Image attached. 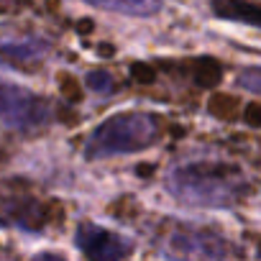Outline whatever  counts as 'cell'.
Here are the masks:
<instances>
[{
	"label": "cell",
	"mask_w": 261,
	"mask_h": 261,
	"mask_svg": "<svg viewBox=\"0 0 261 261\" xmlns=\"http://www.w3.org/2000/svg\"><path fill=\"white\" fill-rule=\"evenodd\" d=\"M156 241V248L169 261H225L228 256V243L220 233L192 223H169Z\"/></svg>",
	"instance_id": "obj_3"
},
{
	"label": "cell",
	"mask_w": 261,
	"mask_h": 261,
	"mask_svg": "<svg viewBox=\"0 0 261 261\" xmlns=\"http://www.w3.org/2000/svg\"><path fill=\"white\" fill-rule=\"evenodd\" d=\"M236 85L246 92H253V95H261V67H246L238 77H236Z\"/></svg>",
	"instance_id": "obj_10"
},
{
	"label": "cell",
	"mask_w": 261,
	"mask_h": 261,
	"mask_svg": "<svg viewBox=\"0 0 261 261\" xmlns=\"http://www.w3.org/2000/svg\"><path fill=\"white\" fill-rule=\"evenodd\" d=\"M46 54V44L34 36L21 39H0V64L8 67H31L41 62Z\"/></svg>",
	"instance_id": "obj_7"
},
{
	"label": "cell",
	"mask_w": 261,
	"mask_h": 261,
	"mask_svg": "<svg viewBox=\"0 0 261 261\" xmlns=\"http://www.w3.org/2000/svg\"><path fill=\"white\" fill-rule=\"evenodd\" d=\"M80 3H87L92 8L100 11H110V13H120V16H154L162 11L164 0H80Z\"/></svg>",
	"instance_id": "obj_9"
},
{
	"label": "cell",
	"mask_w": 261,
	"mask_h": 261,
	"mask_svg": "<svg viewBox=\"0 0 261 261\" xmlns=\"http://www.w3.org/2000/svg\"><path fill=\"white\" fill-rule=\"evenodd\" d=\"M167 190L185 205L230 207L246 192V179L223 162H185L167 174Z\"/></svg>",
	"instance_id": "obj_1"
},
{
	"label": "cell",
	"mask_w": 261,
	"mask_h": 261,
	"mask_svg": "<svg viewBox=\"0 0 261 261\" xmlns=\"http://www.w3.org/2000/svg\"><path fill=\"white\" fill-rule=\"evenodd\" d=\"M31 261H67V258H62L59 253H36Z\"/></svg>",
	"instance_id": "obj_11"
},
{
	"label": "cell",
	"mask_w": 261,
	"mask_h": 261,
	"mask_svg": "<svg viewBox=\"0 0 261 261\" xmlns=\"http://www.w3.org/2000/svg\"><path fill=\"white\" fill-rule=\"evenodd\" d=\"M0 223L23 230H39L44 225V210L39 200L21 187H3L0 190Z\"/></svg>",
	"instance_id": "obj_6"
},
{
	"label": "cell",
	"mask_w": 261,
	"mask_h": 261,
	"mask_svg": "<svg viewBox=\"0 0 261 261\" xmlns=\"http://www.w3.org/2000/svg\"><path fill=\"white\" fill-rule=\"evenodd\" d=\"M213 11L218 18L261 29V3H251V0H213Z\"/></svg>",
	"instance_id": "obj_8"
},
{
	"label": "cell",
	"mask_w": 261,
	"mask_h": 261,
	"mask_svg": "<svg viewBox=\"0 0 261 261\" xmlns=\"http://www.w3.org/2000/svg\"><path fill=\"white\" fill-rule=\"evenodd\" d=\"M74 243L87 261H123L134 251V243L125 236L95 223H82L74 233Z\"/></svg>",
	"instance_id": "obj_5"
},
{
	"label": "cell",
	"mask_w": 261,
	"mask_h": 261,
	"mask_svg": "<svg viewBox=\"0 0 261 261\" xmlns=\"http://www.w3.org/2000/svg\"><path fill=\"white\" fill-rule=\"evenodd\" d=\"M162 136V123L151 113L125 110L105 118L85 144L87 159H113L123 154H136L154 146Z\"/></svg>",
	"instance_id": "obj_2"
},
{
	"label": "cell",
	"mask_w": 261,
	"mask_h": 261,
	"mask_svg": "<svg viewBox=\"0 0 261 261\" xmlns=\"http://www.w3.org/2000/svg\"><path fill=\"white\" fill-rule=\"evenodd\" d=\"M49 120L51 105L41 95L0 80V123L13 130H39Z\"/></svg>",
	"instance_id": "obj_4"
}]
</instances>
